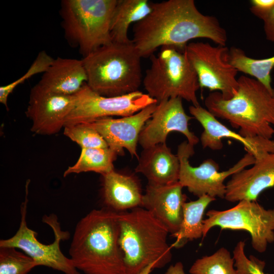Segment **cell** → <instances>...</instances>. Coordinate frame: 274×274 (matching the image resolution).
Returning a JSON list of instances; mask_svg holds the SVG:
<instances>
[{
  "label": "cell",
  "mask_w": 274,
  "mask_h": 274,
  "mask_svg": "<svg viewBox=\"0 0 274 274\" xmlns=\"http://www.w3.org/2000/svg\"><path fill=\"white\" fill-rule=\"evenodd\" d=\"M151 6L150 13L133 27L132 41L142 57H150L160 47L184 51L187 43L197 38L226 46L225 29L216 17L202 14L193 0L151 2Z\"/></svg>",
  "instance_id": "1"
},
{
  "label": "cell",
  "mask_w": 274,
  "mask_h": 274,
  "mask_svg": "<svg viewBox=\"0 0 274 274\" xmlns=\"http://www.w3.org/2000/svg\"><path fill=\"white\" fill-rule=\"evenodd\" d=\"M119 213L104 207L77 223L69 249L75 267L85 274H124Z\"/></svg>",
  "instance_id": "2"
},
{
  "label": "cell",
  "mask_w": 274,
  "mask_h": 274,
  "mask_svg": "<svg viewBox=\"0 0 274 274\" xmlns=\"http://www.w3.org/2000/svg\"><path fill=\"white\" fill-rule=\"evenodd\" d=\"M236 94L224 99L219 91L210 93L204 100L207 110L215 117L227 120L245 138L274 134V91L257 80L246 76L237 79Z\"/></svg>",
  "instance_id": "3"
},
{
  "label": "cell",
  "mask_w": 274,
  "mask_h": 274,
  "mask_svg": "<svg viewBox=\"0 0 274 274\" xmlns=\"http://www.w3.org/2000/svg\"><path fill=\"white\" fill-rule=\"evenodd\" d=\"M119 221L124 274H139L151 264L161 268L171 261L169 232L149 211L138 207L119 213Z\"/></svg>",
  "instance_id": "4"
},
{
  "label": "cell",
  "mask_w": 274,
  "mask_h": 274,
  "mask_svg": "<svg viewBox=\"0 0 274 274\" xmlns=\"http://www.w3.org/2000/svg\"><path fill=\"white\" fill-rule=\"evenodd\" d=\"M142 58L132 40L101 47L82 59L86 84L106 97L136 92L143 83Z\"/></svg>",
  "instance_id": "5"
},
{
  "label": "cell",
  "mask_w": 274,
  "mask_h": 274,
  "mask_svg": "<svg viewBox=\"0 0 274 274\" xmlns=\"http://www.w3.org/2000/svg\"><path fill=\"white\" fill-rule=\"evenodd\" d=\"M117 0H63L60 14L64 36L83 57L112 42L110 26Z\"/></svg>",
  "instance_id": "6"
},
{
  "label": "cell",
  "mask_w": 274,
  "mask_h": 274,
  "mask_svg": "<svg viewBox=\"0 0 274 274\" xmlns=\"http://www.w3.org/2000/svg\"><path fill=\"white\" fill-rule=\"evenodd\" d=\"M151 65L143 80L147 94L157 102L180 97L200 106L196 92L200 87L196 72L184 51L164 46L150 56Z\"/></svg>",
  "instance_id": "7"
},
{
  "label": "cell",
  "mask_w": 274,
  "mask_h": 274,
  "mask_svg": "<svg viewBox=\"0 0 274 274\" xmlns=\"http://www.w3.org/2000/svg\"><path fill=\"white\" fill-rule=\"evenodd\" d=\"M29 183V181H27L25 200L20 207L21 220L19 228L12 237L1 239L0 247H12L22 251L31 258L38 266H46L64 274H81L71 258L65 256L60 249L61 242L67 239L70 234L61 230L55 215H45L42 219L44 223L51 227L54 234V240L50 244L40 242L37 238L36 231L28 227L26 215Z\"/></svg>",
  "instance_id": "8"
},
{
  "label": "cell",
  "mask_w": 274,
  "mask_h": 274,
  "mask_svg": "<svg viewBox=\"0 0 274 274\" xmlns=\"http://www.w3.org/2000/svg\"><path fill=\"white\" fill-rule=\"evenodd\" d=\"M203 220V237L210 229L243 230L249 232L252 247L264 252L268 244L274 242V209L266 210L256 201L243 200L225 211L209 210Z\"/></svg>",
  "instance_id": "9"
},
{
  "label": "cell",
  "mask_w": 274,
  "mask_h": 274,
  "mask_svg": "<svg viewBox=\"0 0 274 274\" xmlns=\"http://www.w3.org/2000/svg\"><path fill=\"white\" fill-rule=\"evenodd\" d=\"M184 52L196 73L200 88L219 91L224 99L236 94L238 71L230 63L226 46L192 42L187 44Z\"/></svg>",
  "instance_id": "10"
},
{
  "label": "cell",
  "mask_w": 274,
  "mask_h": 274,
  "mask_svg": "<svg viewBox=\"0 0 274 274\" xmlns=\"http://www.w3.org/2000/svg\"><path fill=\"white\" fill-rule=\"evenodd\" d=\"M194 154V146L188 142L184 141L178 147L177 155L180 163L179 181L183 187H186L189 192L198 197L208 195L214 198H225V180L255 162L254 156L247 152L231 168L219 172V164L212 159L205 160L198 166H191L189 159Z\"/></svg>",
  "instance_id": "11"
},
{
  "label": "cell",
  "mask_w": 274,
  "mask_h": 274,
  "mask_svg": "<svg viewBox=\"0 0 274 274\" xmlns=\"http://www.w3.org/2000/svg\"><path fill=\"white\" fill-rule=\"evenodd\" d=\"M75 95V106L67 117L65 126L90 122L104 117L130 116L157 102L147 93L139 90L120 96H104L93 91L87 84Z\"/></svg>",
  "instance_id": "12"
},
{
  "label": "cell",
  "mask_w": 274,
  "mask_h": 274,
  "mask_svg": "<svg viewBox=\"0 0 274 274\" xmlns=\"http://www.w3.org/2000/svg\"><path fill=\"white\" fill-rule=\"evenodd\" d=\"M76 95L55 93L37 84L30 92L25 114L32 122L30 128L34 133L52 135L65 126V120L75 106Z\"/></svg>",
  "instance_id": "13"
},
{
  "label": "cell",
  "mask_w": 274,
  "mask_h": 274,
  "mask_svg": "<svg viewBox=\"0 0 274 274\" xmlns=\"http://www.w3.org/2000/svg\"><path fill=\"white\" fill-rule=\"evenodd\" d=\"M191 119L185 113L180 97L157 102L155 110L140 132L139 143L143 149L166 143L167 135L175 131L183 134L188 143L194 146L199 139L189 129L188 122Z\"/></svg>",
  "instance_id": "14"
},
{
  "label": "cell",
  "mask_w": 274,
  "mask_h": 274,
  "mask_svg": "<svg viewBox=\"0 0 274 274\" xmlns=\"http://www.w3.org/2000/svg\"><path fill=\"white\" fill-rule=\"evenodd\" d=\"M157 102L152 104L140 111L120 118H101L89 123L102 136L108 147L118 155H124L126 149L132 157H139L137 146L140 132L155 110Z\"/></svg>",
  "instance_id": "15"
},
{
  "label": "cell",
  "mask_w": 274,
  "mask_h": 274,
  "mask_svg": "<svg viewBox=\"0 0 274 274\" xmlns=\"http://www.w3.org/2000/svg\"><path fill=\"white\" fill-rule=\"evenodd\" d=\"M189 111L204 129L200 136V142L203 148L221 150L223 148L222 139L229 138L243 144L246 151L251 154L255 159L267 153L274 152V140L261 136L243 137L225 126L207 109L200 106H191Z\"/></svg>",
  "instance_id": "16"
},
{
  "label": "cell",
  "mask_w": 274,
  "mask_h": 274,
  "mask_svg": "<svg viewBox=\"0 0 274 274\" xmlns=\"http://www.w3.org/2000/svg\"><path fill=\"white\" fill-rule=\"evenodd\" d=\"M177 181L166 185L148 184L143 194L142 207L162 224L170 234L179 229L183 218V204L187 196Z\"/></svg>",
  "instance_id": "17"
},
{
  "label": "cell",
  "mask_w": 274,
  "mask_h": 274,
  "mask_svg": "<svg viewBox=\"0 0 274 274\" xmlns=\"http://www.w3.org/2000/svg\"><path fill=\"white\" fill-rule=\"evenodd\" d=\"M274 187V152L255 159L253 166L231 176L226 185L225 199L234 202L256 201L266 189Z\"/></svg>",
  "instance_id": "18"
},
{
  "label": "cell",
  "mask_w": 274,
  "mask_h": 274,
  "mask_svg": "<svg viewBox=\"0 0 274 274\" xmlns=\"http://www.w3.org/2000/svg\"><path fill=\"white\" fill-rule=\"evenodd\" d=\"M101 176L105 207L117 213L142 207L144 194L134 174L114 169Z\"/></svg>",
  "instance_id": "19"
},
{
  "label": "cell",
  "mask_w": 274,
  "mask_h": 274,
  "mask_svg": "<svg viewBox=\"0 0 274 274\" xmlns=\"http://www.w3.org/2000/svg\"><path fill=\"white\" fill-rule=\"evenodd\" d=\"M134 169L148 180V183L162 185L179 181V159L166 144H158L143 149Z\"/></svg>",
  "instance_id": "20"
},
{
  "label": "cell",
  "mask_w": 274,
  "mask_h": 274,
  "mask_svg": "<svg viewBox=\"0 0 274 274\" xmlns=\"http://www.w3.org/2000/svg\"><path fill=\"white\" fill-rule=\"evenodd\" d=\"M87 80L82 59L58 57L43 73L37 84L55 93L72 95L80 90Z\"/></svg>",
  "instance_id": "21"
},
{
  "label": "cell",
  "mask_w": 274,
  "mask_h": 274,
  "mask_svg": "<svg viewBox=\"0 0 274 274\" xmlns=\"http://www.w3.org/2000/svg\"><path fill=\"white\" fill-rule=\"evenodd\" d=\"M151 11V2L148 0H117L110 26L112 42H130L128 37L129 26L144 19Z\"/></svg>",
  "instance_id": "22"
},
{
  "label": "cell",
  "mask_w": 274,
  "mask_h": 274,
  "mask_svg": "<svg viewBox=\"0 0 274 274\" xmlns=\"http://www.w3.org/2000/svg\"><path fill=\"white\" fill-rule=\"evenodd\" d=\"M216 198L203 195L194 201L183 204V218L179 229L171 236L176 241L171 245L176 249L183 247L187 242L203 236V216L209 204Z\"/></svg>",
  "instance_id": "23"
},
{
  "label": "cell",
  "mask_w": 274,
  "mask_h": 274,
  "mask_svg": "<svg viewBox=\"0 0 274 274\" xmlns=\"http://www.w3.org/2000/svg\"><path fill=\"white\" fill-rule=\"evenodd\" d=\"M117 156V153L109 147L82 148L77 161L64 171L63 177L88 172L104 175L114 169L113 163Z\"/></svg>",
  "instance_id": "24"
},
{
  "label": "cell",
  "mask_w": 274,
  "mask_h": 274,
  "mask_svg": "<svg viewBox=\"0 0 274 274\" xmlns=\"http://www.w3.org/2000/svg\"><path fill=\"white\" fill-rule=\"evenodd\" d=\"M231 64L238 71L254 77L269 91H274L271 83V72L274 67V55L264 59L247 56L242 49L232 47L229 50Z\"/></svg>",
  "instance_id": "25"
},
{
  "label": "cell",
  "mask_w": 274,
  "mask_h": 274,
  "mask_svg": "<svg viewBox=\"0 0 274 274\" xmlns=\"http://www.w3.org/2000/svg\"><path fill=\"white\" fill-rule=\"evenodd\" d=\"M230 252L221 247L213 254L197 259L189 270L191 274H238Z\"/></svg>",
  "instance_id": "26"
},
{
  "label": "cell",
  "mask_w": 274,
  "mask_h": 274,
  "mask_svg": "<svg viewBox=\"0 0 274 274\" xmlns=\"http://www.w3.org/2000/svg\"><path fill=\"white\" fill-rule=\"evenodd\" d=\"M38 266L22 251L12 247H0V274H28Z\"/></svg>",
  "instance_id": "27"
},
{
  "label": "cell",
  "mask_w": 274,
  "mask_h": 274,
  "mask_svg": "<svg viewBox=\"0 0 274 274\" xmlns=\"http://www.w3.org/2000/svg\"><path fill=\"white\" fill-rule=\"evenodd\" d=\"M63 134L81 148H105L108 146L99 133L88 122L64 127Z\"/></svg>",
  "instance_id": "28"
},
{
  "label": "cell",
  "mask_w": 274,
  "mask_h": 274,
  "mask_svg": "<svg viewBox=\"0 0 274 274\" xmlns=\"http://www.w3.org/2000/svg\"><path fill=\"white\" fill-rule=\"evenodd\" d=\"M54 59L45 51H40L27 72L22 76L7 85L0 87V102L8 109V98L14 89L32 76L37 74L45 73Z\"/></svg>",
  "instance_id": "29"
},
{
  "label": "cell",
  "mask_w": 274,
  "mask_h": 274,
  "mask_svg": "<svg viewBox=\"0 0 274 274\" xmlns=\"http://www.w3.org/2000/svg\"><path fill=\"white\" fill-rule=\"evenodd\" d=\"M245 246V242L239 241L233 251L234 265L238 274H265V262L253 255L248 258L244 252Z\"/></svg>",
  "instance_id": "30"
},
{
  "label": "cell",
  "mask_w": 274,
  "mask_h": 274,
  "mask_svg": "<svg viewBox=\"0 0 274 274\" xmlns=\"http://www.w3.org/2000/svg\"><path fill=\"white\" fill-rule=\"evenodd\" d=\"M253 14L263 21L266 39L274 42V7L268 11L257 12Z\"/></svg>",
  "instance_id": "31"
},
{
  "label": "cell",
  "mask_w": 274,
  "mask_h": 274,
  "mask_svg": "<svg viewBox=\"0 0 274 274\" xmlns=\"http://www.w3.org/2000/svg\"><path fill=\"white\" fill-rule=\"evenodd\" d=\"M251 3L250 10L253 14L267 12L274 7V0H252Z\"/></svg>",
  "instance_id": "32"
},
{
  "label": "cell",
  "mask_w": 274,
  "mask_h": 274,
  "mask_svg": "<svg viewBox=\"0 0 274 274\" xmlns=\"http://www.w3.org/2000/svg\"><path fill=\"white\" fill-rule=\"evenodd\" d=\"M164 274H186L184 270V266L181 262H177L171 265Z\"/></svg>",
  "instance_id": "33"
},
{
  "label": "cell",
  "mask_w": 274,
  "mask_h": 274,
  "mask_svg": "<svg viewBox=\"0 0 274 274\" xmlns=\"http://www.w3.org/2000/svg\"><path fill=\"white\" fill-rule=\"evenodd\" d=\"M155 268L154 264H151L145 267L139 274H150V273Z\"/></svg>",
  "instance_id": "34"
}]
</instances>
